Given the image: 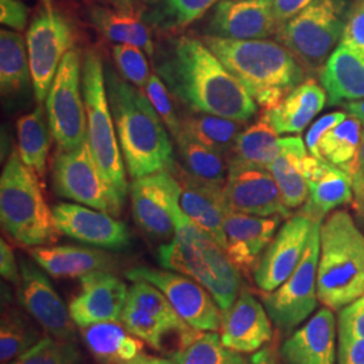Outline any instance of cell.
Masks as SVG:
<instances>
[{"label": "cell", "instance_id": "obj_1", "mask_svg": "<svg viewBox=\"0 0 364 364\" xmlns=\"http://www.w3.org/2000/svg\"><path fill=\"white\" fill-rule=\"evenodd\" d=\"M156 73L171 96L196 114H209L247 122L258 105L204 41L193 37L173 39L156 54Z\"/></svg>", "mask_w": 364, "mask_h": 364}, {"label": "cell", "instance_id": "obj_2", "mask_svg": "<svg viewBox=\"0 0 364 364\" xmlns=\"http://www.w3.org/2000/svg\"><path fill=\"white\" fill-rule=\"evenodd\" d=\"M105 87L117 139L131 178L174 168V151L165 123L144 92L112 69H105Z\"/></svg>", "mask_w": 364, "mask_h": 364}, {"label": "cell", "instance_id": "obj_3", "mask_svg": "<svg viewBox=\"0 0 364 364\" xmlns=\"http://www.w3.org/2000/svg\"><path fill=\"white\" fill-rule=\"evenodd\" d=\"M204 42L264 111L273 109L305 81L297 57L279 42L212 36H207Z\"/></svg>", "mask_w": 364, "mask_h": 364}, {"label": "cell", "instance_id": "obj_4", "mask_svg": "<svg viewBox=\"0 0 364 364\" xmlns=\"http://www.w3.org/2000/svg\"><path fill=\"white\" fill-rule=\"evenodd\" d=\"M159 264L176 273L185 274L205 287L227 312L242 289V273L225 250L205 231L197 227L183 212L176 216V234L158 248Z\"/></svg>", "mask_w": 364, "mask_h": 364}, {"label": "cell", "instance_id": "obj_5", "mask_svg": "<svg viewBox=\"0 0 364 364\" xmlns=\"http://www.w3.org/2000/svg\"><path fill=\"white\" fill-rule=\"evenodd\" d=\"M317 294L333 312L364 296V234L347 210H333L321 223Z\"/></svg>", "mask_w": 364, "mask_h": 364}, {"label": "cell", "instance_id": "obj_6", "mask_svg": "<svg viewBox=\"0 0 364 364\" xmlns=\"http://www.w3.org/2000/svg\"><path fill=\"white\" fill-rule=\"evenodd\" d=\"M0 220L15 243L38 247L55 243L61 234L39 182V176L21 159L9 156L0 177Z\"/></svg>", "mask_w": 364, "mask_h": 364}, {"label": "cell", "instance_id": "obj_7", "mask_svg": "<svg viewBox=\"0 0 364 364\" xmlns=\"http://www.w3.org/2000/svg\"><path fill=\"white\" fill-rule=\"evenodd\" d=\"M82 93L92 154L117 198L124 204L129 193L124 161L108 102L105 68L95 52L87 53L82 61Z\"/></svg>", "mask_w": 364, "mask_h": 364}, {"label": "cell", "instance_id": "obj_8", "mask_svg": "<svg viewBox=\"0 0 364 364\" xmlns=\"http://www.w3.org/2000/svg\"><path fill=\"white\" fill-rule=\"evenodd\" d=\"M348 0H313L277 30V41L301 64L320 68L340 43L347 22Z\"/></svg>", "mask_w": 364, "mask_h": 364}, {"label": "cell", "instance_id": "obj_9", "mask_svg": "<svg viewBox=\"0 0 364 364\" xmlns=\"http://www.w3.org/2000/svg\"><path fill=\"white\" fill-rule=\"evenodd\" d=\"M321 223L313 221L306 247L296 270L281 287L262 297L274 326L287 336L312 317L320 302L317 294V267Z\"/></svg>", "mask_w": 364, "mask_h": 364}, {"label": "cell", "instance_id": "obj_10", "mask_svg": "<svg viewBox=\"0 0 364 364\" xmlns=\"http://www.w3.org/2000/svg\"><path fill=\"white\" fill-rule=\"evenodd\" d=\"M46 117L60 150H73L88 139L80 54L66 53L46 97Z\"/></svg>", "mask_w": 364, "mask_h": 364}, {"label": "cell", "instance_id": "obj_11", "mask_svg": "<svg viewBox=\"0 0 364 364\" xmlns=\"http://www.w3.org/2000/svg\"><path fill=\"white\" fill-rule=\"evenodd\" d=\"M53 185L60 197L112 216H119L124 207L105 180L88 139L73 150H57L53 162Z\"/></svg>", "mask_w": 364, "mask_h": 364}, {"label": "cell", "instance_id": "obj_12", "mask_svg": "<svg viewBox=\"0 0 364 364\" xmlns=\"http://www.w3.org/2000/svg\"><path fill=\"white\" fill-rule=\"evenodd\" d=\"M26 42L34 95L41 105L66 53L73 49L75 30L60 11L43 7L28 26Z\"/></svg>", "mask_w": 364, "mask_h": 364}, {"label": "cell", "instance_id": "obj_13", "mask_svg": "<svg viewBox=\"0 0 364 364\" xmlns=\"http://www.w3.org/2000/svg\"><path fill=\"white\" fill-rule=\"evenodd\" d=\"M126 277L134 282L144 281L159 289L188 326L205 332L221 331L223 312L218 302L193 278L166 269L149 267L131 269Z\"/></svg>", "mask_w": 364, "mask_h": 364}, {"label": "cell", "instance_id": "obj_14", "mask_svg": "<svg viewBox=\"0 0 364 364\" xmlns=\"http://www.w3.org/2000/svg\"><path fill=\"white\" fill-rule=\"evenodd\" d=\"M122 323L134 336L156 350H162L170 333L178 335L181 343L196 331L177 314L159 289L144 281H135L129 289Z\"/></svg>", "mask_w": 364, "mask_h": 364}, {"label": "cell", "instance_id": "obj_15", "mask_svg": "<svg viewBox=\"0 0 364 364\" xmlns=\"http://www.w3.org/2000/svg\"><path fill=\"white\" fill-rule=\"evenodd\" d=\"M131 208L138 227L158 240L176 234L180 207V186L169 170L134 180L130 186Z\"/></svg>", "mask_w": 364, "mask_h": 364}, {"label": "cell", "instance_id": "obj_16", "mask_svg": "<svg viewBox=\"0 0 364 364\" xmlns=\"http://www.w3.org/2000/svg\"><path fill=\"white\" fill-rule=\"evenodd\" d=\"M223 193L232 212L262 218L274 215L290 218V209L285 207L278 183L269 170L230 164Z\"/></svg>", "mask_w": 364, "mask_h": 364}, {"label": "cell", "instance_id": "obj_17", "mask_svg": "<svg viewBox=\"0 0 364 364\" xmlns=\"http://www.w3.org/2000/svg\"><path fill=\"white\" fill-rule=\"evenodd\" d=\"M312 225V219L302 212L290 216L284 223L254 272V281L262 291H273L296 270L304 255Z\"/></svg>", "mask_w": 364, "mask_h": 364}, {"label": "cell", "instance_id": "obj_18", "mask_svg": "<svg viewBox=\"0 0 364 364\" xmlns=\"http://www.w3.org/2000/svg\"><path fill=\"white\" fill-rule=\"evenodd\" d=\"M21 277L19 299L26 312L53 338L73 341L76 332L69 308L46 274L23 259L21 262Z\"/></svg>", "mask_w": 364, "mask_h": 364}, {"label": "cell", "instance_id": "obj_19", "mask_svg": "<svg viewBox=\"0 0 364 364\" xmlns=\"http://www.w3.org/2000/svg\"><path fill=\"white\" fill-rule=\"evenodd\" d=\"M81 290L69 304V312L81 328L122 321L129 296L127 285L111 272H95L80 278Z\"/></svg>", "mask_w": 364, "mask_h": 364}, {"label": "cell", "instance_id": "obj_20", "mask_svg": "<svg viewBox=\"0 0 364 364\" xmlns=\"http://www.w3.org/2000/svg\"><path fill=\"white\" fill-rule=\"evenodd\" d=\"M53 215L58 231L81 243L107 250L130 246L129 227L107 212L63 203L53 208Z\"/></svg>", "mask_w": 364, "mask_h": 364}, {"label": "cell", "instance_id": "obj_21", "mask_svg": "<svg viewBox=\"0 0 364 364\" xmlns=\"http://www.w3.org/2000/svg\"><path fill=\"white\" fill-rule=\"evenodd\" d=\"M281 26L273 0H221L209 21V36L227 39H264Z\"/></svg>", "mask_w": 364, "mask_h": 364}, {"label": "cell", "instance_id": "obj_22", "mask_svg": "<svg viewBox=\"0 0 364 364\" xmlns=\"http://www.w3.org/2000/svg\"><path fill=\"white\" fill-rule=\"evenodd\" d=\"M338 328L333 311L321 308L281 346L284 364H338Z\"/></svg>", "mask_w": 364, "mask_h": 364}, {"label": "cell", "instance_id": "obj_23", "mask_svg": "<svg viewBox=\"0 0 364 364\" xmlns=\"http://www.w3.org/2000/svg\"><path fill=\"white\" fill-rule=\"evenodd\" d=\"M284 218L254 216L230 210L224 220L225 252L242 274L254 273Z\"/></svg>", "mask_w": 364, "mask_h": 364}, {"label": "cell", "instance_id": "obj_24", "mask_svg": "<svg viewBox=\"0 0 364 364\" xmlns=\"http://www.w3.org/2000/svg\"><path fill=\"white\" fill-rule=\"evenodd\" d=\"M273 321L263 302L250 291H240L227 312L223 313L221 341L239 353H255L273 340Z\"/></svg>", "mask_w": 364, "mask_h": 364}, {"label": "cell", "instance_id": "obj_25", "mask_svg": "<svg viewBox=\"0 0 364 364\" xmlns=\"http://www.w3.org/2000/svg\"><path fill=\"white\" fill-rule=\"evenodd\" d=\"M362 123L355 117H346L336 127L328 131L318 144L321 159L343 170L351 180L352 208L358 219L364 221V171L362 168Z\"/></svg>", "mask_w": 364, "mask_h": 364}, {"label": "cell", "instance_id": "obj_26", "mask_svg": "<svg viewBox=\"0 0 364 364\" xmlns=\"http://www.w3.org/2000/svg\"><path fill=\"white\" fill-rule=\"evenodd\" d=\"M171 174L180 186L178 201L182 212L225 250L224 220L230 209L225 204L223 186L197 180L177 164Z\"/></svg>", "mask_w": 364, "mask_h": 364}, {"label": "cell", "instance_id": "obj_27", "mask_svg": "<svg viewBox=\"0 0 364 364\" xmlns=\"http://www.w3.org/2000/svg\"><path fill=\"white\" fill-rule=\"evenodd\" d=\"M302 173L309 185V195L301 212L313 221H324L338 207L352 205L351 180L343 170L308 154L302 159Z\"/></svg>", "mask_w": 364, "mask_h": 364}, {"label": "cell", "instance_id": "obj_28", "mask_svg": "<svg viewBox=\"0 0 364 364\" xmlns=\"http://www.w3.org/2000/svg\"><path fill=\"white\" fill-rule=\"evenodd\" d=\"M320 81L328 95V105L364 99V53L343 43L331 53L320 72Z\"/></svg>", "mask_w": 364, "mask_h": 364}, {"label": "cell", "instance_id": "obj_29", "mask_svg": "<svg viewBox=\"0 0 364 364\" xmlns=\"http://www.w3.org/2000/svg\"><path fill=\"white\" fill-rule=\"evenodd\" d=\"M90 19L105 38L115 43H129L142 49L151 60L154 43L144 19L138 16L127 0H117L114 6L96 4L90 9Z\"/></svg>", "mask_w": 364, "mask_h": 364}, {"label": "cell", "instance_id": "obj_30", "mask_svg": "<svg viewBox=\"0 0 364 364\" xmlns=\"http://www.w3.org/2000/svg\"><path fill=\"white\" fill-rule=\"evenodd\" d=\"M30 257L54 278H81L95 272H111L114 260L103 251L75 246H38Z\"/></svg>", "mask_w": 364, "mask_h": 364}, {"label": "cell", "instance_id": "obj_31", "mask_svg": "<svg viewBox=\"0 0 364 364\" xmlns=\"http://www.w3.org/2000/svg\"><path fill=\"white\" fill-rule=\"evenodd\" d=\"M326 103V92L313 78L297 85L273 109L264 111L278 134H301Z\"/></svg>", "mask_w": 364, "mask_h": 364}, {"label": "cell", "instance_id": "obj_32", "mask_svg": "<svg viewBox=\"0 0 364 364\" xmlns=\"http://www.w3.org/2000/svg\"><path fill=\"white\" fill-rule=\"evenodd\" d=\"M306 144L299 136L282 138L279 156L267 166L278 183L287 209L299 208L309 195V185L302 173V159L308 156Z\"/></svg>", "mask_w": 364, "mask_h": 364}, {"label": "cell", "instance_id": "obj_33", "mask_svg": "<svg viewBox=\"0 0 364 364\" xmlns=\"http://www.w3.org/2000/svg\"><path fill=\"white\" fill-rule=\"evenodd\" d=\"M81 335L92 355L105 364H124L144 352V341L119 321H107L81 328Z\"/></svg>", "mask_w": 364, "mask_h": 364}, {"label": "cell", "instance_id": "obj_34", "mask_svg": "<svg viewBox=\"0 0 364 364\" xmlns=\"http://www.w3.org/2000/svg\"><path fill=\"white\" fill-rule=\"evenodd\" d=\"M278 135L269 117L263 112L254 124L239 134L228 156V162L267 170V166L279 156L282 149V138Z\"/></svg>", "mask_w": 364, "mask_h": 364}, {"label": "cell", "instance_id": "obj_35", "mask_svg": "<svg viewBox=\"0 0 364 364\" xmlns=\"http://www.w3.org/2000/svg\"><path fill=\"white\" fill-rule=\"evenodd\" d=\"M18 153L23 164L43 177L48 168L52 131L48 127L43 107L38 105L31 114L18 120Z\"/></svg>", "mask_w": 364, "mask_h": 364}, {"label": "cell", "instance_id": "obj_36", "mask_svg": "<svg viewBox=\"0 0 364 364\" xmlns=\"http://www.w3.org/2000/svg\"><path fill=\"white\" fill-rule=\"evenodd\" d=\"M178 156L182 169L197 180L223 186L228 174V158L209 149L181 131L177 136Z\"/></svg>", "mask_w": 364, "mask_h": 364}, {"label": "cell", "instance_id": "obj_37", "mask_svg": "<svg viewBox=\"0 0 364 364\" xmlns=\"http://www.w3.org/2000/svg\"><path fill=\"white\" fill-rule=\"evenodd\" d=\"M33 82L25 39L10 30L0 31V87L4 95L23 91Z\"/></svg>", "mask_w": 364, "mask_h": 364}, {"label": "cell", "instance_id": "obj_38", "mask_svg": "<svg viewBox=\"0 0 364 364\" xmlns=\"http://www.w3.org/2000/svg\"><path fill=\"white\" fill-rule=\"evenodd\" d=\"M242 122L227 117L193 114L181 120V131L192 136L197 142L230 156L236 138L242 132Z\"/></svg>", "mask_w": 364, "mask_h": 364}, {"label": "cell", "instance_id": "obj_39", "mask_svg": "<svg viewBox=\"0 0 364 364\" xmlns=\"http://www.w3.org/2000/svg\"><path fill=\"white\" fill-rule=\"evenodd\" d=\"M171 360L176 364H242L246 359L239 352L228 350L216 332L196 329L182 338Z\"/></svg>", "mask_w": 364, "mask_h": 364}, {"label": "cell", "instance_id": "obj_40", "mask_svg": "<svg viewBox=\"0 0 364 364\" xmlns=\"http://www.w3.org/2000/svg\"><path fill=\"white\" fill-rule=\"evenodd\" d=\"M219 0H151L147 21L162 30H177L192 25Z\"/></svg>", "mask_w": 364, "mask_h": 364}, {"label": "cell", "instance_id": "obj_41", "mask_svg": "<svg viewBox=\"0 0 364 364\" xmlns=\"http://www.w3.org/2000/svg\"><path fill=\"white\" fill-rule=\"evenodd\" d=\"M41 333L26 317L15 309L4 311L0 328V360L9 364L41 340Z\"/></svg>", "mask_w": 364, "mask_h": 364}, {"label": "cell", "instance_id": "obj_42", "mask_svg": "<svg viewBox=\"0 0 364 364\" xmlns=\"http://www.w3.org/2000/svg\"><path fill=\"white\" fill-rule=\"evenodd\" d=\"M13 364H81V355L73 341L49 335L16 358Z\"/></svg>", "mask_w": 364, "mask_h": 364}, {"label": "cell", "instance_id": "obj_43", "mask_svg": "<svg viewBox=\"0 0 364 364\" xmlns=\"http://www.w3.org/2000/svg\"><path fill=\"white\" fill-rule=\"evenodd\" d=\"M112 55L123 78L144 91V85L151 75L146 53L134 45L117 43L112 48Z\"/></svg>", "mask_w": 364, "mask_h": 364}, {"label": "cell", "instance_id": "obj_44", "mask_svg": "<svg viewBox=\"0 0 364 364\" xmlns=\"http://www.w3.org/2000/svg\"><path fill=\"white\" fill-rule=\"evenodd\" d=\"M144 95L154 107L156 114L162 119L170 134L176 138L181 132V120L177 117L169 90L156 73H151L144 88Z\"/></svg>", "mask_w": 364, "mask_h": 364}, {"label": "cell", "instance_id": "obj_45", "mask_svg": "<svg viewBox=\"0 0 364 364\" xmlns=\"http://www.w3.org/2000/svg\"><path fill=\"white\" fill-rule=\"evenodd\" d=\"M340 43L364 53V0L353 1Z\"/></svg>", "mask_w": 364, "mask_h": 364}, {"label": "cell", "instance_id": "obj_46", "mask_svg": "<svg viewBox=\"0 0 364 364\" xmlns=\"http://www.w3.org/2000/svg\"><path fill=\"white\" fill-rule=\"evenodd\" d=\"M346 117H347L346 112L336 111V112L326 114V115L317 119L313 123L308 132H306V135H305V144H306V149L311 153V156L320 158V156H318V144H320L321 138L326 135L328 131L336 127L338 123H341Z\"/></svg>", "mask_w": 364, "mask_h": 364}, {"label": "cell", "instance_id": "obj_47", "mask_svg": "<svg viewBox=\"0 0 364 364\" xmlns=\"http://www.w3.org/2000/svg\"><path fill=\"white\" fill-rule=\"evenodd\" d=\"M338 331L364 338V296L338 313Z\"/></svg>", "mask_w": 364, "mask_h": 364}, {"label": "cell", "instance_id": "obj_48", "mask_svg": "<svg viewBox=\"0 0 364 364\" xmlns=\"http://www.w3.org/2000/svg\"><path fill=\"white\" fill-rule=\"evenodd\" d=\"M338 364H364V338L338 331Z\"/></svg>", "mask_w": 364, "mask_h": 364}, {"label": "cell", "instance_id": "obj_49", "mask_svg": "<svg viewBox=\"0 0 364 364\" xmlns=\"http://www.w3.org/2000/svg\"><path fill=\"white\" fill-rule=\"evenodd\" d=\"M28 21V9L19 0H0V22L15 31H23Z\"/></svg>", "mask_w": 364, "mask_h": 364}, {"label": "cell", "instance_id": "obj_50", "mask_svg": "<svg viewBox=\"0 0 364 364\" xmlns=\"http://www.w3.org/2000/svg\"><path fill=\"white\" fill-rule=\"evenodd\" d=\"M0 274L3 279L11 282L15 287H21V272L16 264L13 248L3 239L0 240Z\"/></svg>", "mask_w": 364, "mask_h": 364}, {"label": "cell", "instance_id": "obj_51", "mask_svg": "<svg viewBox=\"0 0 364 364\" xmlns=\"http://www.w3.org/2000/svg\"><path fill=\"white\" fill-rule=\"evenodd\" d=\"M313 0H273L274 14L279 25L285 23L296 14L309 6Z\"/></svg>", "mask_w": 364, "mask_h": 364}, {"label": "cell", "instance_id": "obj_52", "mask_svg": "<svg viewBox=\"0 0 364 364\" xmlns=\"http://www.w3.org/2000/svg\"><path fill=\"white\" fill-rule=\"evenodd\" d=\"M250 362L251 364H284L279 353H277L273 347H263L252 355Z\"/></svg>", "mask_w": 364, "mask_h": 364}, {"label": "cell", "instance_id": "obj_53", "mask_svg": "<svg viewBox=\"0 0 364 364\" xmlns=\"http://www.w3.org/2000/svg\"><path fill=\"white\" fill-rule=\"evenodd\" d=\"M344 109L350 117L358 119L364 127V99L344 103Z\"/></svg>", "mask_w": 364, "mask_h": 364}, {"label": "cell", "instance_id": "obj_54", "mask_svg": "<svg viewBox=\"0 0 364 364\" xmlns=\"http://www.w3.org/2000/svg\"><path fill=\"white\" fill-rule=\"evenodd\" d=\"M124 364H176L173 360H168L164 358H154V356H149V355H139L138 358H135L134 360L127 362Z\"/></svg>", "mask_w": 364, "mask_h": 364}, {"label": "cell", "instance_id": "obj_55", "mask_svg": "<svg viewBox=\"0 0 364 364\" xmlns=\"http://www.w3.org/2000/svg\"><path fill=\"white\" fill-rule=\"evenodd\" d=\"M41 1H42L43 7H46V9H52L53 0H41Z\"/></svg>", "mask_w": 364, "mask_h": 364}, {"label": "cell", "instance_id": "obj_56", "mask_svg": "<svg viewBox=\"0 0 364 364\" xmlns=\"http://www.w3.org/2000/svg\"><path fill=\"white\" fill-rule=\"evenodd\" d=\"M360 158H362V168L364 171V130H363V139H362V151H360Z\"/></svg>", "mask_w": 364, "mask_h": 364}, {"label": "cell", "instance_id": "obj_57", "mask_svg": "<svg viewBox=\"0 0 364 364\" xmlns=\"http://www.w3.org/2000/svg\"><path fill=\"white\" fill-rule=\"evenodd\" d=\"M242 364H251V362H247V360H245V362H243V363Z\"/></svg>", "mask_w": 364, "mask_h": 364}]
</instances>
